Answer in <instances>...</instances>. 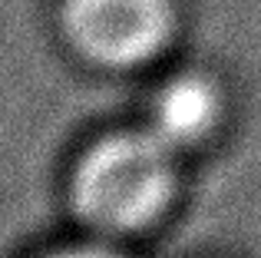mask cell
<instances>
[{
    "label": "cell",
    "instance_id": "277c9868",
    "mask_svg": "<svg viewBox=\"0 0 261 258\" xmlns=\"http://www.w3.org/2000/svg\"><path fill=\"white\" fill-rule=\"evenodd\" d=\"M53 258H116V255H109V252H96V248H73V252L53 255Z\"/></svg>",
    "mask_w": 261,
    "mask_h": 258
},
{
    "label": "cell",
    "instance_id": "6da1fadb",
    "mask_svg": "<svg viewBox=\"0 0 261 258\" xmlns=\"http://www.w3.org/2000/svg\"><path fill=\"white\" fill-rule=\"evenodd\" d=\"M172 152L175 146L155 129L96 142L73 179L80 215L106 232H133L152 222L172 192Z\"/></svg>",
    "mask_w": 261,
    "mask_h": 258
},
{
    "label": "cell",
    "instance_id": "7a4b0ae2",
    "mask_svg": "<svg viewBox=\"0 0 261 258\" xmlns=\"http://www.w3.org/2000/svg\"><path fill=\"white\" fill-rule=\"evenodd\" d=\"M63 23L89 60L133 66L166 43L172 13L166 0H66Z\"/></svg>",
    "mask_w": 261,
    "mask_h": 258
},
{
    "label": "cell",
    "instance_id": "3957f363",
    "mask_svg": "<svg viewBox=\"0 0 261 258\" xmlns=\"http://www.w3.org/2000/svg\"><path fill=\"white\" fill-rule=\"evenodd\" d=\"M218 119V93L202 76H175L155 93L152 126L169 146L198 142Z\"/></svg>",
    "mask_w": 261,
    "mask_h": 258
}]
</instances>
